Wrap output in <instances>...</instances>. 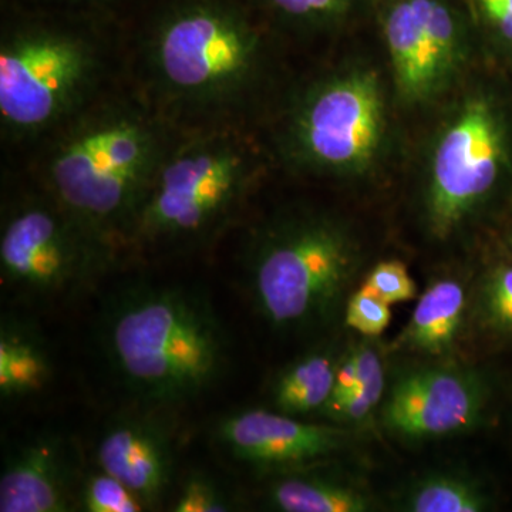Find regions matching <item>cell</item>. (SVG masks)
I'll return each instance as SVG.
<instances>
[{
  "mask_svg": "<svg viewBox=\"0 0 512 512\" xmlns=\"http://www.w3.org/2000/svg\"><path fill=\"white\" fill-rule=\"evenodd\" d=\"M362 286L389 305L412 301L417 295V286L412 276L399 261L380 262L367 275Z\"/></svg>",
  "mask_w": 512,
  "mask_h": 512,
  "instance_id": "obj_24",
  "label": "cell"
},
{
  "mask_svg": "<svg viewBox=\"0 0 512 512\" xmlns=\"http://www.w3.org/2000/svg\"><path fill=\"white\" fill-rule=\"evenodd\" d=\"M353 352L356 357L357 384L345 400L326 410L325 413L335 420H363L373 412L383 397L384 369L379 353L367 343Z\"/></svg>",
  "mask_w": 512,
  "mask_h": 512,
  "instance_id": "obj_20",
  "label": "cell"
},
{
  "mask_svg": "<svg viewBox=\"0 0 512 512\" xmlns=\"http://www.w3.org/2000/svg\"><path fill=\"white\" fill-rule=\"evenodd\" d=\"M100 342L134 406L171 412L221 382L229 363L224 323L208 296L177 284L138 282L114 292Z\"/></svg>",
  "mask_w": 512,
  "mask_h": 512,
  "instance_id": "obj_1",
  "label": "cell"
},
{
  "mask_svg": "<svg viewBox=\"0 0 512 512\" xmlns=\"http://www.w3.org/2000/svg\"><path fill=\"white\" fill-rule=\"evenodd\" d=\"M82 477L73 441L57 431H40L6 454L0 473V511L73 510Z\"/></svg>",
  "mask_w": 512,
  "mask_h": 512,
  "instance_id": "obj_13",
  "label": "cell"
},
{
  "mask_svg": "<svg viewBox=\"0 0 512 512\" xmlns=\"http://www.w3.org/2000/svg\"><path fill=\"white\" fill-rule=\"evenodd\" d=\"M357 384V369L355 352H350L345 359L339 360L338 372H336L335 384L329 402L325 404L322 412L332 409L336 404L345 400L353 392Z\"/></svg>",
  "mask_w": 512,
  "mask_h": 512,
  "instance_id": "obj_27",
  "label": "cell"
},
{
  "mask_svg": "<svg viewBox=\"0 0 512 512\" xmlns=\"http://www.w3.org/2000/svg\"><path fill=\"white\" fill-rule=\"evenodd\" d=\"M487 498L480 488L457 476L427 477L407 495L404 510L413 512H480Z\"/></svg>",
  "mask_w": 512,
  "mask_h": 512,
  "instance_id": "obj_19",
  "label": "cell"
},
{
  "mask_svg": "<svg viewBox=\"0 0 512 512\" xmlns=\"http://www.w3.org/2000/svg\"><path fill=\"white\" fill-rule=\"evenodd\" d=\"M356 266L355 244L335 221L318 214L286 215L254 239L249 292L274 328H315L339 308Z\"/></svg>",
  "mask_w": 512,
  "mask_h": 512,
  "instance_id": "obj_5",
  "label": "cell"
},
{
  "mask_svg": "<svg viewBox=\"0 0 512 512\" xmlns=\"http://www.w3.org/2000/svg\"><path fill=\"white\" fill-rule=\"evenodd\" d=\"M171 412L134 406L111 417L94 447L96 466L126 484L146 510L163 505L174 484L175 436Z\"/></svg>",
  "mask_w": 512,
  "mask_h": 512,
  "instance_id": "obj_11",
  "label": "cell"
},
{
  "mask_svg": "<svg viewBox=\"0 0 512 512\" xmlns=\"http://www.w3.org/2000/svg\"><path fill=\"white\" fill-rule=\"evenodd\" d=\"M258 50L234 0H170L148 33L146 63L171 110L222 126L254 76Z\"/></svg>",
  "mask_w": 512,
  "mask_h": 512,
  "instance_id": "obj_3",
  "label": "cell"
},
{
  "mask_svg": "<svg viewBox=\"0 0 512 512\" xmlns=\"http://www.w3.org/2000/svg\"><path fill=\"white\" fill-rule=\"evenodd\" d=\"M46 340L26 320L3 315L0 325V399L25 402L45 392L53 379Z\"/></svg>",
  "mask_w": 512,
  "mask_h": 512,
  "instance_id": "obj_15",
  "label": "cell"
},
{
  "mask_svg": "<svg viewBox=\"0 0 512 512\" xmlns=\"http://www.w3.org/2000/svg\"><path fill=\"white\" fill-rule=\"evenodd\" d=\"M174 138L133 100H93L55 131L45 192L119 254Z\"/></svg>",
  "mask_w": 512,
  "mask_h": 512,
  "instance_id": "obj_2",
  "label": "cell"
},
{
  "mask_svg": "<svg viewBox=\"0 0 512 512\" xmlns=\"http://www.w3.org/2000/svg\"><path fill=\"white\" fill-rule=\"evenodd\" d=\"M383 97L370 73L320 83L298 104L289 143L301 163L330 171L365 167L383 134Z\"/></svg>",
  "mask_w": 512,
  "mask_h": 512,
  "instance_id": "obj_8",
  "label": "cell"
},
{
  "mask_svg": "<svg viewBox=\"0 0 512 512\" xmlns=\"http://www.w3.org/2000/svg\"><path fill=\"white\" fill-rule=\"evenodd\" d=\"M392 319L389 303L377 298L375 293L365 286L353 293L346 308L345 322L349 328L355 329L367 338L382 335Z\"/></svg>",
  "mask_w": 512,
  "mask_h": 512,
  "instance_id": "obj_23",
  "label": "cell"
},
{
  "mask_svg": "<svg viewBox=\"0 0 512 512\" xmlns=\"http://www.w3.org/2000/svg\"><path fill=\"white\" fill-rule=\"evenodd\" d=\"M503 144L493 111L473 101L447 128L436 154L427 210L439 237L450 234L494 187Z\"/></svg>",
  "mask_w": 512,
  "mask_h": 512,
  "instance_id": "obj_9",
  "label": "cell"
},
{
  "mask_svg": "<svg viewBox=\"0 0 512 512\" xmlns=\"http://www.w3.org/2000/svg\"><path fill=\"white\" fill-rule=\"evenodd\" d=\"M104 57L89 32L52 20L9 26L0 43V121L6 136L52 134L94 100Z\"/></svg>",
  "mask_w": 512,
  "mask_h": 512,
  "instance_id": "obj_6",
  "label": "cell"
},
{
  "mask_svg": "<svg viewBox=\"0 0 512 512\" xmlns=\"http://www.w3.org/2000/svg\"><path fill=\"white\" fill-rule=\"evenodd\" d=\"M234 501L220 481L202 471H192L181 480L175 495V512H227Z\"/></svg>",
  "mask_w": 512,
  "mask_h": 512,
  "instance_id": "obj_22",
  "label": "cell"
},
{
  "mask_svg": "<svg viewBox=\"0 0 512 512\" xmlns=\"http://www.w3.org/2000/svg\"><path fill=\"white\" fill-rule=\"evenodd\" d=\"M251 177V163L222 126L175 138L151 181L126 249L136 254H180L222 234Z\"/></svg>",
  "mask_w": 512,
  "mask_h": 512,
  "instance_id": "obj_4",
  "label": "cell"
},
{
  "mask_svg": "<svg viewBox=\"0 0 512 512\" xmlns=\"http://www.w3.org/2000/svg\"><path fill=\"white\" fill-rule=\"evenodd\" d=\"M339 360L329 352H312L282 370L272 387L279 413L302 416L322 410L329 402Z\"/></svg>",
  "mask_w": 512,
  "mask_h": 512,
  "instance_id": "obj_18",
  "label": "cell"
},
{
  "mask_svg": "<svg viewBox=\"0 0 512 512\" xmlns=\"http://www.w3.org/2000/svg\"><path fill=\"white\" fill-rule=\"evenodd\" d=\"M56 2L70 3V5H100V3H109L111 0H56Z\"/></svg>",
  "mask_w": 512,
  "mask_h": 512,
  "instance_id": "obj_29",
  "label": "cell"
},
{
  "mask_svg": "<svg viewBox=\"0 0 512 512\" xmlns=\"http://www.w3.org/2000/svg\"><path fill=\"white\" fill-rule=\"evenodd\" d=\"M77 507L86 512H140L146 507L126 484L100 467L83 473Z\"/></svg>",
  "mask_w": 512,
  "mask_h": 512,
  "instance_id": "obj_21",
  "label": "cell"
},
{
  "mask_svg": "<svg viewBox=\"0 0 512 512\" xmlns=\"http://www.w3.org/2000/svg\"><path fill=\"white\" fill-rule=\"evenodd\" d=\"M275 13L291 22L316 25L336 18L348 0H265Z\"/></svg>",
  "mask_w": 512,
  "mask_h": 512,
  "instance_id": "obj_26",
  "label": "cell"
},
{
  "mask_svg": "<svg viewBox=\"0 0 512 512\" xmlns=\"http://www.w3.org/2000/svg\"><path fill=\"white\" fill-rule=\"evenodd\" d=\"M384 30L404 96L420 99L437 89L457 53L451 10L439 0H402L387 15Z\"/></svg>",
  "mask_w": 512,
  "mask_h": 512,
  "instance_id": "obj_14",
  "label": "cell"
},
{
  "mask_svg": "<svg viewBox=\"0 0 512 512\" xmlns=\"http://www.w3.org/2000/svg\"><path fill=\"white\" fill-rule=\"evenodd\" d=\"M485 404L481 377L457 367H426L400 377L384 403V426L403 439L431 440L471 429Z\"/></svg>",
  "mask_w": 512,
  "mask_h": 512,
  "instance_id": "obj_10",
  "label": "cell"
},
{
  "mask_svg": "<svg viewBox=\"0 0 512 512\" xmlns=\"http://www.w3.org/2000/svg\"><path fill=\"white\" fill-rule=\"evenodd\" d=\"M269 504L284 512H365L370 500L359 488L316 474H286L268 491Z\"/></svg>",
  "mask_w": 512,
  "mask_h": 512,
  "instance_id": "obj_17",
  "label": "cell"
},
{
  "mask_svg": "<svg viewBox=\"0 0 512 512\" xmlns=\"http://www.w3.org/2000/svg\"><path fill=\"white\" fill-rule=\"evenodd\" d=\"M510 247H511V249H512V238H511V241H510Z\"/></svg>",
  "mask_w": 512,
  "mask_h": 512,
  "instance_id": "obj_30",
  "label": "cell"
},
{
  "mask_svg": "<svg viewBox=\"0 0 512 512\" xmlns=\"http://www.w3.org/2000/svg\"><path fill=\"white\" fill-rule=\"evenodd\" d=\"M481 308L490 325L512 332V266H501L488 276Z\"/></svg>",
  "mask_w": 512,
  "mask_h": 512,
  "instance_id": "obj_25",
  "label": "cell"
},
{
  "mask_svg": "<svg viewBox=\"0 0 512 512\" xmlns=\"http://www.w3.org/2000/svg\"><path fill=\"white\" fill-rule=\"evenodd\" d=\"M466 289L454 279H440L421 295L409 325L397 339V348L426 355L451 352L466 313Z\"/></svg>",
  "mask_w": 512,
  "mask_h": 512,
  "instance_id": "obj_16",
  "label": "cell"
},
{
  "mask_svg": "<svg viewBox=\"0 0 512 512\" xmlns=\"http://www.w3.org/2000/svg\"><path fill=\"white\" fill-rule=\"evenodd\" d=\"M488 18L508 39L512 40V0H480Z\"/></svg>",
  "mask_w": 512,
  "mask_h": 512,
  "instance_id": "obj_28",
  "label": "cell"
},
{
  "mask_svg": "<svg viewBox=\"0 0 512 512\" xmlns=\"http://www.w3.org/2000/svg\"><path fill=\"white\" fill-rule=\"evenodd\" d=\"M215 439L239 463L261 470H293L336 453L348 443L349 433L255 409L222 417Z\"/></svg>",
  "mask_w": 512,
  "mask_h": 512,
  "instance_id": "obj_12",
  "label": "cell"
},
{
  "mask_svg": "<svg viewBox=\"0 0 512 512\" xmlns=\"http://www.w3.org/2000/svg\"><path fill=\"white\" fill-rule=\"evenodd\" d=\"M47 192L9 205L0 228V275L5 291L33 306L70 302L116 262Z\"/></svg>",
  "mask_w": 512,
  "mask_h": 512,
  "instance_id": "obj_7",
  "label": "cell"
}]
</instances>
